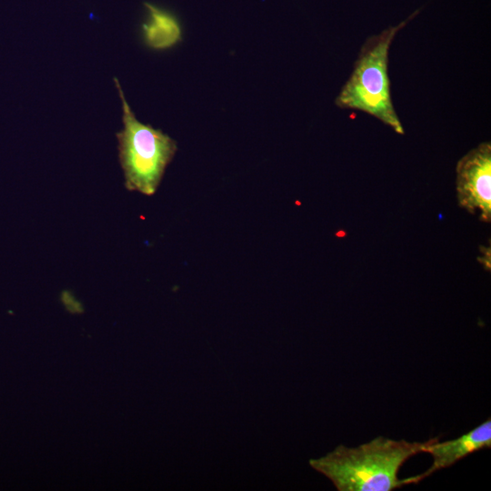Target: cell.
Masks as SVG:
<instances>
[{
	"label": "cell",
	"mask_w": 491,
	"mask_h": 491,
	"mask_svg": "<svg viewBox=\"0 0 491 491\" xmlns=\"http://www.w3.org/2000/svg\"><path fill=\"white\" fill-rule=\"evenodd\" d=\"M429 441L379 436L356 447L339 445L326 456L309 460V465L338 491H391L410 485L409 477H398L399 469L410 457L424 452Z\"/></svg>",
	"instance_id": "cell-1"
},
{
	"label": "cell",
	"mask_w": 491,
	"mask_h": 491,
	"mask_svg": "<svg viewBox=\"0 0 491 491\" xmlns=\"http://www.w3.org/2000/svg\"><path fill=\"white\" fill-rule=\"evenodd\" d=\"M418 11L396 26L370 36L363 45L353 71L335 100L343 109L362 111L404 135V127L394 108L388 76V54L396 34Z\"/></svg>",
	"instance_id": "cell-2"
},
{
	"label": "cell",
	"mask_w": 491,
	"mask_h": 491,
	"mask_svg": "<svg viewBox=\"0 0 491 491\" xmlns=\"http://www.w3.org/2000/svg\"><path fill=\"white\" fill-rule=\"evenodd\" d=\"M115 83L123 108L124 126L116 137L125 185L129 191L153 195L175 155L176 142L160 129L141 123L125 100L116 78Z\"/></svg>",
	"instance_id": "cell-3"
},
{
	"label": "cell",
	"mask_w": 491,
	"mask_h": 491,
	"mask_svg": "<svg viewBox=\"0 0 491 491\" xmlns=\"http://www.w3.org/2000/svg\"><path fill=\"white\" fill-rule=\"evenodd\" d=\"M456 196L460 207L491 221V144L484 142L462 156L456 167Z\"/></svg>",
	"instance_id": "cell-4"
},
{
	"label": "cell",
	"mask_w": 491,
	"mask_h": 491,
	"mask_svg": "<svg viewBox=\"0 0 491 491\" xmlns=\"http://www.w3.org/2000/svg\"><path fill=\"white\" fill-rule=\"evenodd\" d=\"M490 447V418L457 438L444 442H439L436 437L432 438L424 450V453L432 456V465L424 473L410 476L411 484H416L440 469L452 466L474 452Z\"/></svg>",
	"instance_id": "cell-5"
},
{
	"label": "cell",
	"mask_w": 491,
	"mask_h": 491,
	"mask_svg": "<svg viewBox=\"0 0 491 491\" xmlns=\"http://www.w3.org/2000/svg\"><path fill=\"white\" fill-rule=\"evenodd\" d=\"M146 20L142 25L145 45L155 50L170 48L182 39V30L177 18L170 12L152 4H145Z\"/></svg>",
	"instance_id": "cell-6"
}]
</instances>
